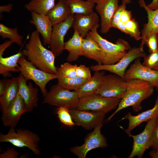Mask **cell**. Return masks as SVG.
Wrapping results in <instances>:
<instances>
[{
	"label": "cell",
	"instance_id": "51",
	"mask_svg": "<svg viewBox=\"0 0 158 158\" xmlns=\"http://www.w3.org/2000/svg\"><path fill=\"white\" fill-rule=\"evenodd\" d=\"M155 87L156 90L158 92V83L154 87Z\"/></svg>",
	"mask_w": 158,
	"mask_h": 158
},
{
	"label": "cell",
	"instance_id": "49",
	"mask_svg": "<svg viewBox=\"0 0 158 158\" xmlns=\"http://www.w3.org/2000/svg\"><path fill=\"white\" fill-rule=\"evenodd\" d=\"M90 2H92L94 4H96V3L99 0H85Z\"/></svg>",
	"mask_w": 158,
	"mask_h": 158
},
{
	"label": "cell",
	"instance_id": "45",
	"mask_svg": "<svg viewBox=\"0 0 158 158\" xmlns=\"http://www.w3.org/2000/svg\"><path fill=\"white\" fill-rule=\"evenodd\" d=\"M116 28L118 29L120 31L126 34H128L125 24L121 21H120L117 23Z\"/></svg>",
	"mask_w": 158,
	"mask_h": 158
},
{
	"label": "cell",
	"instance_id": "17",
	"mask_svg": "<svg viewBox=\"0 0 158 158\" xmlns=\"http://www.w3.org/2000/svg\"><path fill=\"white\" fill-rule=\"evenodd\" d=\"M19 80L18 93L22 98L27 112H31L33 108L38 106L39 98L38 97V88L34 87L31 82L28 84L27 80L20 73L18 76Z\"/></svg>",
	"mask_w": 158,
	"mask_h": 158
},
{
	"label": "cell",
	"instance_id": "53",
	"mask_svg": "<svg viewBox=\"0 0 158 158\" xmlns=\"http://www.w3.org/2000/svg\"><path fill=\"white\" fill-rule=\"evenodd\" d=\"M157 37H158V33H157Z\"/></svg>",
	"mask_w": 158,
	"mask_h": 158
},
{
	"label": "cell",
	"instance_id": "47",
	"mask_svg": "<svg viewBox=\"0 0 158 158\" xmlns=\"http://www.w3.org/2000/svg\"><path fill=\"white\" fill-rule=\"evenodd\" d=\"M149 154L152 158H158V153L152 150L149 152Z\"/></svg>",
	"mask_w": 158,
	"mask_h": 158
},
{
	"label": "cell",
	"instance_id": "29",
	"mask_svg": "<svg viewBox=\"0 0 158 158\" xmlns=\"http://www.w3.org/2000/svg\"><path fill=\"white\" fill-rule=\"evenodd\" d=\"M72 14L88 15L94 12L95 4L84 0H67Z\"/></svg>",
	"mask_w": 158,
	"mask_h": 158
},
{
	"label": "cell",
	"instance_id": "14",
	"mask_svg": "<svg viewBox=\"0 0 158 158\" xmlns=\"http://www.w3.org/2000/svg\"><path fill=\"white\" fill-rule=\"evenodd\" d=\"M74 16L53 26L49 46L51 51L55 56L60 55L64 50V37L72 26Z\"/></svg>",
	"mask_w": 158,
	"mask_h": 158
},
{
	"label": "cell",
	"instance_id": "18",
	"mask_svg": "<svg viewBox=\"0 0 158 158\" xmlns=\"http://www.w3.org/2000/svg\"><path fill=\"white\" fill-rule=\"evenodd\" d=\"M99 18L97 13L93 12L88 15H74L72 27L77 31L83 38H85L96 25L99 24Z\"/></svg>",
	"mask_w": 158,
	"mask_h": 158
},
{
	"label": "cell",
	"instance_id": "9",
	"mask_svg": "<svg viewBox=\"0 0 158 158\" xmlns=\"http://www.w3.org/2000/svg\"><path fill=\"white\" fill-rule=\"evenodd\" d=\"M126 90V81L113 73L104 75L101 85L95 94L103 97L121 99Z\"/></svg>",
	"mask_w": 158,
	"mask_h": 158
},
{
	"label": "cell",
	"instance_id": "7",
	"mask_svg": "<svg viewBox=\"0 0 158 158\" xmlns=\"http://www.w3.org/2000/svg\"><path fill=\"white\" fill-rule=\"evenodd\" d=\"M121 100L103 97L94 94L80 98L76 109L86 111L102 112L106 114L116 109Z\"/></svg>",
	"mask_w": 158,
	"mask_h": 158
},
{
	"label": "cell",
	"instance_id": "35",
	"mask_svg": "<svg viewBox=\"0 0 158 158\" xmlns=\"http://www.w3.org/2000/svg\"><path fill=\"white\" fill-rule=\"evenodd\" d=\"M158 64V51L150 53L144 57L142 64L151 69L154 68Z\"/></svg>",
	"mask_w": 158,
	"mask_h": 158
},
{
	"label": "cell",
	"instance_id": "48",
	"mask_svg": "<svg viewBox=\"0 0 158 158\" xmlns=\"http://www.w3.org/2000/svg\"><path fill=\"white\" fill-rule=\"evenodd\" d=\"M131 2V0H122V4L126 5L130 4Z\"/></svg>",
	"mask_w": 158,
	"mask_h": 158
},
{
	"label": "cell",
	"instance_id": "5",
	"mask_svg": "<svg viewBox=\"0 0 158 158\" xmlns=\"http://www.w3.org/2000/svg\"><path fill=\"white\" fill-rule=\"evenodd\" d=\"M18 63L19 72L27 80H32L39 87L44 97L47 92L46 88L49 81L57 79L56 74H50L41 70L28 61L23 54L20 58Z\"/></svg>",
	"mask_w": 158,
	"mask_h": 158
},
{
	"label": "cell",
	"instance_id": "22",
	"mask_svg": "<svg viewBox=\"0 0 158 158\" xmlns=\"http://www.w3.org/2000/svg\"><path fill=\"white\" fill-rule=\"evenodd\" d=\"M73 15L67 0H59L47 14L53 26L65 21Z\"/></svg>",
	"mask_w": 158,
	"mask_h": 158
},
{
	"label": "cell",
	"instance_id": "26",
	"mask_svg": "<svg viewBox=\"0 0 158 158\" xmlns=\"http://www.w3.org/2000/svg\"><path fill=\"white\" fill-rule=\"evenodd\" d=\"M19 90L18 77L7 80L6 88L0 96V108L2 112L5 110L17 95Z\"/></svg>",
	"mask_w": 158,
	"mask_h": 158
},
{
	"label": "cell",
	"instance_id": "34",
	"mask_svg": "<svg viewBox=\"0 0 158 158\" xmlns=\"http://www.w3.org/2000/svg\"><path fill=\"white\" fill-rule=\"evenodd\" d=\"M77 66V64L73 65L69 62H66L61 64L59 68L63 76L73 78L77 77L76 68Z\"/></svg>",
	"mask_w": 158,
	"mask_h": 158
},
{
	"label": "cell",
	"instance_id": "30",
	"mask_svg": "<svg viewBox=\"0 0 158 158\" xmlns=\"http://www.w3.org/2000/svg\"><path fill=\"white\" fill-rule=\"evenodd\" d=\"M55 4V0H31L25 7L30 12L47 15Z\"/></svg>",
	"mask_w": 158,
	"mask_h": 158
},
{
	"label": "cell",
	"instance_id": "13",
	"mask_svg": "<svg viewBox=\"0 0 158 158\" xmlns=\"http://www.w3.org/2000/svg\"><path fill=\"white\" fill-rule=\"evenodd\" d=\"M69 112L76 125L87 130L94 129L103 124L106 114L102 112L86 111L76 109H69Z\"/></svg>",
	"mask_w": 158,
	"mask_h": 158
},
{
	"label": "cell",
	"instance_id": "39",
	"mask_svg": "<svg viewBox=\"0 0 158 158\" xmlns=\"http://www.w3.org/2000/svg\"><path fill=\"white\" fill-rule=\"evenodd\" d=\"M152 150L158 153V125L154 128L152 135L150 147Z\"/></svg>",
	"mask_w": 158,
	"mask_h": 158
},
{
	"label": "cell",
	"instance_id": "4",
	"mask_svg": "<svg viewBox=\"0 0 158 158\" xmlns=\"http://www.w3.org/2000/svg\"><path fill=\"white\" fill-rule=\"evenodd\" d=\"M40 140L37 133L24 128L15 130L14 127H10L6 134L0 133V142H9L19 148L27 147L38 156L41 155L38 145Z\"/></svg>",
	"mask_w": 158,
	"mask_h": 158
},
{
	"label": "cell",
	"instance_id": "28",
	"mask_svg": "<svg viewBox=\"0 0 158 158\" xmlns=\"http://www.w3.org/2000/svg\"><path fill=\"white\" fill-rule=\"evenodd\" d=\"M56 74L57 76V84L68 90L77 91L81 87L87 80L78 77L71 78L63 76L59 67L57 68Z\"/></svg>",
	"mask_w": 158,
	"mask_h": 158
},
{
	"label": "cell",
	"instance_id": "50",
	"mask_svg": "<svg viewBox=\"0 0 158 158\" xmlns=\"http://www.w3.org/2000/svg\"><path fill=\"white\" fill-rule=\"evenodd\" d=\"M153 69L158 71V64Z\"/></svg>",
	"mask_w": 158,
	"mask_h": 158
},
{
	"label": "cell",
	"instance_id": "6",
	"mask_svg": "<svg viewBox=\"0 0 158 158\" xmlns=\"http://www.w3.org/2000/svg\"><path fill=\"white\" fill-rule=\"evenodd\" d=\"M44 98L43 104L69 109H76L80 99L77 91H70L57 84L51 87Z\"/></svg>",
	"mask_w": 158,
	"mask_h": 158
},
{
	"label": "cell",
	"instance_id": "15",
	"mask_svg": "<svg viewBox=\"0 0 158 158\" xmlns=\"http://www.w3.org/2000/svg\"><path fill=\"white\" fill-rule=\"evenodd\" d=\"M27 112L24 101L18 94L7 107L2 112L1 120L6 127H15L20 120L21 115Z\"/></svg>",
	"mask_w": 158,
	"mask_h": 158
},
{
	"label": "cell",
	"instance_id": "43",
	"mask_svg": "<svg viewBox=\"0 0 158 158\" xmlns=\"http://www.w3.org/2000/svg\"><path fill=\"white\" fill-rule=\"evenodd\" d=\"M8 79H3L0 81V96L4 93L6 88Z\"/></svg>",
	"mask_w": 158,
	"mask_h": 158
},
{
	"label": "cell",
	"instance_id": "23",
	"mask_svg": "<svg viewBox=\"0 0 158 158\" xmlns=\"http://www.w3.org/2000/svg\"><path fill=\"white\" fill-rule=\"evenodd\" d=\"M83 39L78 32L74 30L71 38L65 42L64 50L68 52L66 59L67 61L70 62L76 61L80 56H83Z\"/></svg>",
	"mask_w": 158,
	"mask_h": 158
},
{
	"label": "cell",
	"instance_id": "1",
	"mask_svg": "<svg viewBox=\"0 0 158 158\" xmlns=\"http://www.w3.org/2000/svg\"><path fill=\"white\" fill-rule=\"evenodd\" d=\"M23 55L38 69L50 74H56L55 55L45 48L41 41L40 33L37 31L31 33L25 48L21 51Z\"/></svg>",
	"mask_w": 158,
	"mask_h": 158
},
{
	"label": "cell",
	"instance_id": "2",
	"mask_svg": "<svg viewBox=\"0 0 158 158\" xmlns=\"http://www.w3.org/2000/svg\"><path fill=\"white\" fill-rule=\"evenodd\" d=\"M126 90L114 112L106 120L110 121L118 112L131 106L134 111L138 112L142 107L141 104L144 100L153 93L154 87L149 83L137 79L126 81Z\"/></svg>",
	"mask_w": 158,
	"mask_h": 158
},
{
	"label": "cell",
	"instance_id": "11",
	"mask_svg": "<svg viewBox=\"0 0 158 158\" xmlns=\"http://www.w3.org/2000/svg\"><path fill=\"white\" fill-rule=\"evenodd\" d=\"M102 125L97 126L92 132L88 134L85 137L83 145L72 147L70 149L71 152L79 158H85L87 153L90 150L107 147L108 144L106 139L101 132Z\"/></svg>",
	"mask_w": 158,
	"mask_h": 158
},
{
	"label": "cell",
	"instance_id": "44",
	"mask_svg": "<svg viewBox=\"0 0 158 158\" xmlns=\"http://www.w3.org/2000/svg\"><path fill=\"white\" fill-rule=\"evenodd\" d=\"M13 6V5L11 3H10L7 5L1 6H0V14L4 12H10L12 9Z\"/></svg>",
	"mask_w": 158,
	"mask_h": 158
},
{
	"label": "cell",
	"instance_id": "41",
	"mask_svg": "<svg viewBox=\"0 0 158 158\" xmlns=\"http://www.w3.org/2000/svg\"><path fill=\"white\" fill-rule=\"evenodd\" d=\"M131 19V11L126 9L123 10L121 15L120 21L125 24Z\"/></svg>",
	"mask_w": 158,
	"mask_h": 158
},
{
	"label": "cell",
	"instance_id": "38",
	"mask_svg": "<svg viewBox=\"0 0 158 158\" xmlns=\"http://www.w3.org/2000/svg\"><path fill=\"white\" fill-rule=\"evenodd\" d=\"M126 5L121 4L119 6L112 18L111 23V28H116L117 23L120 21L121 13L123 10L126 9Z\"/></svg>",
	"mask_w": 158,
	"mask_h": 158
},
{
	"label": "cell",
	"instance_id": "24",
	"mask_svg": "<svg viewBox=\"0 0 158 158\" xmlns=\"http://www.w3.org/2000/svg\"><path fill=\"white\" fill-rule=\"evenodd\" d=\"M105 73L104 71H95L93 76L88 80L77 91L79 98L95 94L101 85Z\"/></svg>",
	"mask_w": 158,
	"mask_h": 158
},
{
	"label": "cell",
	"instance_id": "8",
	"mask_svg": "<svg viewBox=\"0 0 158 158\" xmlns=\"http://www.w3.org/2000/svg\"><path fill=\"white\" fill-rule=\"evenodd\" d=\"M146 55L143 47L131 48L126 54L117 62L111 65L97 64L90 67L91 70L94 71H106L117 75L124 79L126 70L130 64L133 60L141 57L144 58Z\"/></svg>",
	"mask_w": 158,
	"mask_h": 158
},
{
	"label": "cell",
	"instance_id": "40",
	"mask_svg": "<svg viewBox=\"0 0 158 158\" xmlns=\"http://www.w3.org/2000/svg\"><path fill=\"white\" fill-rule=\"evenodd\" d=\"M19 153L14 147L8 148L0 154V158H17Z\"/></svg>",
	"mask_w": 158,
	"mask_h": 158
},
{
	"label": "cell",
	"instance_id": "54",
	"mask_svg": "<svg viewBox=\"0 0 158 158\" xmlns=\"http://www.w3.org/2000/svg\"><path fill=\"white\" fill-rule=\"evenodd\" d=\"M157 51H158V48H157Z\"/></svg>",
	"mask_w": 158,
	"mask_h": 158
},
{
	"label": "cell",
	"instance_id": "25",
	"mask_svg": "<svg viewBox=\"0 0 158 158\" xmlns=\"http://www.w3.org/2000/svg\"><path fill=\"white\" fill-rule=\"evenodd\" d=\"M83 56L95 61L98 64H102L101 47L97 42L88 34L83 38Z\"/></svg>",
	"mask_w": 158,
	"mask_h": 158
},
{
	"label": "cell",
	"instance_id": "21",
	"mask_svg": "<svg viewBox=\"0 0 158 158\" xmlns=\"http://www.w3.org/2000/svg\"><path fill=\"white\" fill-rule=\"evenodd\" d=\"M158 117V95L155 102L154 106L152 109L142 112L135 116L133 115L128 112L121 119L128 120L129 122L128 128L124 130L128 135L131 131L141 123L154 118Z\"/></svg>",
	"mask_w": 158,
	"mask_h": 158
},
{
	"label": "cell",
	"instance_id": "46",
	"mask_svg": "<svg viewBox=\"0 0 158 158\" xmlns=\"http://www.w3.org/2000/svg\"><path fill=\"white\" fill-rule=\"evenodd\" d=\"M147 6L149 8L152 10L157 9L158 8V0H152V2Z\"/></svg>",
	"mask_w": 158,
	"mask_h": 158
},
{
	"label": "cell",
	"instance_id": "16",
	"mask_svg": "<svg viewBox=\"0 0 158 158\" xmlns=\"http://www.w3.org/2000/svg\"><path fill=\"white\" fill-rule=\"evenodd\" d=\"M96 4V11L101 18V32L107 33L111 28L112 18L119 6L118 0H99Z\"/></svg>",
	"mask_w": 158,
	"mask_h": 158
},
{
	"label": "cell",
	"instance_id": "20",
	"mask_svg": "<svg viewBox=\"0 0 158 158\" xmlns=\"http://www.w3.org/2000/svg\"><path fill=\"white\" fill-rule=\"evenodd\" d=\"M31 12V19L30 23L34 25L36 30L42 36L44 45L50 43L53 26L47 15L38 13L32 11Z\"/></svg>",
	"mask_w": 158,
	"mask_h": 158
},
{
	"label": "cell",
	"instance_id": "10",
	"mask_svg": "<svg viewBox=\"0 0 158 158\" xmlns=\"http://www.w3.org/2000/svg\"><path fill=\"white\" fill-rule=\"evenodd\" d=\"M157 125V118H154L148 121L144 130L140 134L133 135L130 134L128 135L133 140V146L131 152L128 158H133L135 156L141 158L145 151L150 147L151 137L153 130Z\"/></svg>",
	"mask_w": 158,
	"mask_h": 158
},
{
	"label": "cell",
	"instance_id": "33",
	"mask_svg": "<svg viewBox=\"0 0 158 158\" xmlns=\"http://www.w3.org/2000/svg\"><path fill=\"white\" fill-rule=\"evenodd\" d=\"M128 34L136 41L142 39L138 22L135 18H132L125 23Z\"/></svg>",
	"mask_w": 158,
	"mask_h": 158
},
{
	"label": "cell",
	"instance_id": "31",
	"mask_svg": "<svg viewBox=\"0 0 158 158\" xmlns=\"http://www.w3.org/2000/svg\"><path fill=\"white\" fill-rule=\"evenodd\" d=\"M18 28H10L2 23L0 24V35L3 39L7 38L19 46L22 44L23 36L20 35Z\"/></svg>",
	"mask_w": 158,
	"mask_h": 158
},
{
	"label": "cell",
	"instance_id": "52",
	"mask_svg": "<svg viewBox=\"0 0 158 158\" xmlns=\"http://www.w3.org/2000/svg\"><path fill=\"white\" fill-rule=\"evenodd\" d=\"M157 125H158V117L157 118Z\"/></svg>",
	"mask_w": 158,
	"mask_h": 158
},
{
	"label": "cell",
	"instance_id": "42",
	"mask_svg": "<svg viewBox=\"0 0 158 158\" xmlns=\"http://www.w3.org/2000/svg\"><path fill=\"white\" fill-rule=\"evenodd\" d=\"M14 43L12 41L9 40L6 41L0 45V56H2L5 50L8 47Z\"/></svg>",
	"mask_w": 158,
	"mask_h": 158
},
{
	"label": "cell",
	"instance_id": "3",
	"mask_svg": "<svg viewBox=\"0 0 158 158\" xmlns=\"http://www.w3.org/2000/svg\"><path fill=\"white\" fill-rule=\"evenodd\" d=\"M99 25H95L88 35L95 39L100 46L102 51V64L109 65L118 62L126 53L131 47L124 40L119 38L114 44L103 38L98 33Z\"/></svg>",
	"mask_w": 158,
	"mask_h": 158
},
{
	"label": "cell",
	"instance_id": "27",
	"mask_svg": "<svg viewBox=\"0 0 158 158\" xmlns=\"http://www.w3.org/2000/svg\"><path fill=\"white\" fill-rule=\"evenodd\" d=\"M23 55L21 52L7 57L0 56V73L4 76H11L10 72H18V61Z\"/></svg>",
	"mask_w": 158,
	"mask_h": 158
},
{
	"label": "cell",
	"instance_id": "19",
	"mask_svg": "<svg viewBox=\"0 0 158 158\" xmlns=\"http://www.w3.org/2000/svg\"><path fill=\"white\" fill-rule=\"evenodd\" d=\"M140 6L146 10L147 15L148 21L144 25L141 31L142 40L140 47H143L148 37L153 33H158V8L152 10L146 5L145 0H138Z\"/></svg>",
	"mask_w": 158,
	"mask_h": 158
},
{
	"label": "cell",
	"instance_id": "37",
	"mask_svg": "<svg viewBox=\"0 0 158 158\" xmlns=\"http://www.w3.org/2000/svg\"><path fill=\"white\" fill-rule=\"evenodd\" d=\"M157 34L153 33L148 37L146 41L145 44H147L150 53L157 50L158 46Z\"/></svg>",
	"mask_w": 158,
	"mask_h": 158
},
{
	"label": "cell",
	"instance_id": "32",
	"mask_svg": "<svg viewBox=\"0 0 158 158\" xmlns=\"http://www.w3.org/2000/svg\"><path fill=\"white\" fill-rule=\"evenodd\" d=\"M56 114L61 122L64 125L71 127L76 125L69 112V109L64 107H58Z\"/></svg>",
	"mask_w": 158,
	"mask_h": 158
},
{
	"label": "cell",
	"instance_id": "12",
	"mask_svg": "<svg viewBox=\"0 0 158 158\" xmlns=\"http://www.w3.org/2000/svg\"><path fill=\"white\" fill-rule=\"evenodd\" d=\"M123 78L126 81L133 79L146 81L154 87L158 83V71L144 66L139 58L134 60V63L126 71Z\"/></svg>",
	"mask_w": 158,
	"mask_h": 158
},
{
	"label": "cell",
	"instance_id": "36",
	"mask_svg": "<svg viewBox=\"0 0 158 158\" xmlns=\"http://www.w3.org/2000/svg\"><path fill=\"white\" fill-rule=\"evenodd\" d=\"M90 70V68L84 65L77 66L76 68L77 76L82 79L88 80L92 77Z\"/></svg>",
	"mask_w": 158,
	"mask_h": 158
}]
</instances>
